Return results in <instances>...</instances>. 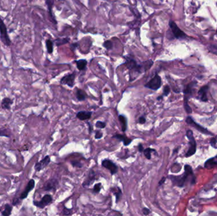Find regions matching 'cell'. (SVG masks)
I'll use <instances>...</instances> for the list:
<instances>
[{"mask_svg": "<svg viewBox=\"0 0 217 216\" xmlns=\"http://www.w3.org/2000/svg\"><path fill=\"white\" fill-rule=\"evenodd\" d=\"M88 131H89V133L91 134L93 131V127H92V125L90 122H88Z\"/></svg>", "mask_w": 217, "mask_h": 216, "instance_id": "obj_43", "label": "cell"}, {"mask_svg": "<svg viewBox=\"0 0 217 216\" xmlns=\"http://www.w3.org/2000/svg\"><path fill=\"white\" fill-rule=\"evenodd\" d=\"M166 178H165V177H163V178H162V179H161V180H160V181H159V184H158V185H159V186H161V185H163V184H164V182H165V181H166Z\"/></svg>", "mask_w": 217, "mask_h": 216, "instance_id": "obj_44", "label": "cell"}, {"mask_svg": "<svg viewBox=\"0 0 217 216\" xmlns=\"http://www.w3.org/2000/svg\"><path fill=\"white\" fill-rule=\"evenodd\" d=\"M95 126L96 127L99 128V129H104L105 128L106 126V122H102V121H97L95 124Z\"/></svg>", "mask_w": 217, "mask_h": 216, "instance_id": "obj_31", "label": "cell"}, {"mask_svg": "<svg viewBox=\"0 0 217 216\" xmlns=\"http://www.w3.org/2000/svg\"><path fill=\"white\" fill-rule=\"evenodd\" d=\"M0 136H5L6 138H9L10 135L9 133H6V130L0 129Z\"/></svg>", "mask_w": 217, "mask_h": 216, "instance_id": "obj_36", "label": "cell"}, {"mask_svg": "<svg viewBox=\"0 0 217 216\" xmlns=\"http://www.w3.org/2000/svg\"><path fill=\"white\" fill-rule=\"evenodd\" d=\"M77 68L79 70H83L85 69L86 66L87 65V61L86 60H79L76 61Z\"/></svg>", "mask_w": 217, "mask_h": 216, "instance_id": "obj_23", "label": "cell"}, {"mask_svg": "<svg viewBox=\"0 0 217 216\" xmlns=\"http://www.w3.org/2000/svg\"><path fill=\"white\" fill-rule=\"evenodd\" d=\"M0 212H1V209H0Z\"/></svg>", "mask_w": 217, "mask_h": 216, "instance_id": "obj_47", "label": "cell"}, {"mask_svg": "<svg viewBox=\"0 0 217 216\" xmlns=\"http://www.w3.org/2000/svg\"><path fill=\"white\" fill-rule=\"evenodd\" d=\"M92 115V112L90 111H81L79 112L76 114V117L79 119L80 121H86L89 120Z\"/></svg>", "mask_w": 217, "mask_h": 216, "instance_id": "obj_14", "label": "cell"}, {"mask_svg": "<svg viewBox=\"0 0 217 216\" xmlns=\"http://www.w3.org/2000/svg\"><path fill=\"white\" fill-rule=\"evenodd\" d=\"M186 122L188 124L192 126V127H194L195 129H196L198 131H199V132H201V133H203L204 134H208V135H212V133H210V131L208 130H207L206 129H205L204 127L201 126L198 124H197L194 120L192 119V118L190 116L187 117L186 119Z\"/></svg>", "mask_w": 217, "mask_h": 216, "instance_id": "obj_9", "label": "cell"}, {"mask_svg": "<svg viewBox=\"0 0 217 216\" xmlns=\"http://www.w3.org/2000/svg\"><path fill=\"white\" fill-rule=\"evenodd\" d=\"M170 92V87L168 86H165L163 89V97H167Z\"/></svg>", "mask_w": 217, "mask_h": 216, "instance_id": "obj_32", "label": "cell"}, {"mask_svg": "<svg viewBox=\"0 0 217 216\" xmlns=\"http://www.w3.org/2000/svg\"><path fill=\"white\" fill-rule=\"evenodd\" d=\"M103 45L107 50H111L112 47H113V44L111 41H106L104 43Z\"/></svg>", "mask_w": 217, "mask_h": 216, "instance_id": "obj_30", "label": "cell"}, {"mask_svg": "<svg viewBox=\"0 0 217 216\" xmlns=\"http://www.w3.org/2000/svg\"><path fill=\"white\" fill-rule=\"evenodd\" d=\"M46 5L48 6V10H49L50 17L52 19H53V22L55 23H57V22H56L55 19L54 18V16H53V14H52V7H53V6H54V0H46Z\"/></svg>", "mask_w": 217, "mask_h": 216, "instance_id": "obj_21", "label": "cell"}, {"mask_svg": "<svg viewBox=\"0 0 217 216\" xmlns=\"http://www.w3.org/2000/svg\"><path fill=\"white\" fill-rule=\"evenodd\" d=\"M169 25H170L172 33L176 38L184 39L187 37L186 34L180 29L173 21H170V23H169Z\"/></svg>", "mask_w": 217, "mask_h": 216, "instance_id": "obj_6", "label": "cell"}, {"mask_svg": "<svg viewBox=\"0 0 217 216\" xmlns=\"http://www.w3.org/2000/svg\"><path fill=\"white\" fill-rule=\"evenodd\" d=\"M102 166L109 171L111 175L116 174L118 171V166L109 159H104L102 162Z\"/></svg>", "mask_w": 217, "mask_h": 216, "instance_id": "obj_8", "label": "cell"}, {"mask_svg": "<svg viewBox=\"0 0 217 216\" xmlns=\"http://www.w3.org/2000/svg\"><path fill=\"white\" fill-rule=\"evenodd\" d=\"M12 209H13V207H12V206L10 205V204H8V203L5 204V209H4L3 211H2L1 215L4 216H9L11 215Z\"/></svg>", "mask_w": 217, "mask_h": 216, "instance_id": "obj_24", "label": "cell"}, {"mask_svg": "<svg viewBox=\"0 0 217 216\" xmlns=\"http://www.w3.org/2000/svg\"><path fill=\"white\" fill-rule=\"evenodd\" d=\"M156 150L151 148H147L143 150V154L145 155V157H146L147 159L148 160H151V153L152 152H155Z\"/></svg>", "mask_w": 217, "mask_h": 216, "instance_id": "obj_26", "label": "cell"}, {"mask_svg": "<svg viewBox=\"0 0 217 216\" xmlns=\"http://www.w3.org/2000/svg\"><path fill=\"white\" fill-rule=\"evenodd\" d=\"M95 173L94 171H91L89 175L88 176L87 178L84 180V181L83 183V187H86V186H89L90 185H91L95 181Z\"/></svg>", "mask_w": 217, "mask_h": 216, "instance_id": "obj_16", "label": "cell"}, {"mask_svg": "<svg viewBox=\"0 0 217 216\" xmlns=\"http://www.w3.org/2000/svg\"><path fill=\"white\" fill-rule=\"evenodd\" d=\"M124 58L126 59V61L124 64L131 72H136L138 74L146 72L143 64L142 65H138L133 58L131 57V56H126V57H124Z\"/></svg>", "mask_w": 217, "mask_h": 216, "instance_id": "obj_2", "label": "cell"}, {"mask_svg": "<svg viewBox=\"0 0 217 216\" xmlns=\"http://www.w3.org/2000/svg\"><path fill=\"white\" fill-rule=\"evenodd\" d=\"M163 95L162 96H160V97H158V98H157V99H158V100H161V99H163Z\"/></svg>", "mask_w": 217, "mask_h": 216, "instance_id": "obj_46", "label": "cell"}, {"mask_svg": "<svg viewBox=\"0 0 217 216\" xmlns=\"http://www.w3.org/2000/svg\"><path fill=\"white\" fill-rule=\"evenodd\" d=\"M116 188H117V190H116L117 191L114 192V195L116 196V202L118 203V202H119L121 198L122 191L119 187H116Z\"/></svg>", "mask_w": 217, "mask_h": 216, "instance_id": "obj_28", "label": "cell"}, {"mask_svg": "<svg viewBox=\"0 0 217 216\" xmlns=\"http://www.w3.org/2000/svg\"><path fill=\"white\" fill-rule=\"evenodd\" d=\"M69 41V39L68 38H64V39H58L55 40V44L57 46H60L63 45L67 43Z\"/></svg>", "mask_w": 217, "mask_h": 216, "instance_id": "obj_27", "label": "cell"}, {"mask_svg": "<svg viewBox=\"0 0 217 216\" xmlns=\"http://www.w3.org/2000/svg\"><path fill=\"white\" fill-rule=\"evenodd\" d=\"M101 188H102V184L101 183H99L96 184V185H95V186L94 187L93 193H95V194L99 193V192L100 191V190H101Z\"/></svg>", "mask_w": 217, "mask_h": 216, "instance_id": "obj_29", "label": "cell"}, {"mask_svg": "<svg viewBox=\"0 0 217 216\" xmlns=\"http://www.w3.org/2000/svg\"><path fill=\"white\" fill-rule=\"evenodd\" d=\"M184 169L185 173L183 175H181L180 176H169V178L171 180L173 185L179 187H183L188 177H194L192 167L189 165L185 166Z\"/></svg>", "mask_w": 217, "mask_h": 216, "instance_id": "obj_1", "label": "cell"}, {"mask_svg": "<svg viewBox=\"0 0 217 216\" xmlns=\"http://www.w3.org/2000/svg\"><path fill=\"white\" fill-rule=\"evenodd\" d=\"M71 163L73 167H79V168H81L83 167V165L78 161H72Z\"/></svg>", "mask_w": 217, "mask_h": 216, "instance_id": "obj_37", "label": "cell"}, {"mask_svg": "<svg viewBox=\"0 0 217 216\" xmlns=\"http://www.w3.org/2000/svg\"><path fill=\"white\" fill-rule=\"evenodd\" d=\"M34 186H35V181L33 179H30L26 187V189L24 190V191L21 193V196H20V198H21V200L27 197L28 195H29L30 192L34 189Z\"/></svg>", "mask_w": 217, "mask_h": 216, "instance_id": "obj_11", "label": "cell"}, {"mask_svg": "<svg viewBox=\"0 0 217 216\" xmlns=\"http://www.w3.org/2000/svg\"><path fill=\"white\" fill-rule=\"evenodd\" d=\"M142 212L145 215H147L151 213V210L148 209H147V208L144 207V208H143V209H142Z\"/></svg>", "mask_w": 217, "mask_h": 216, "instance_id": "obj_40", "label": "cell"}, {"mask_svg": "<svg viewBox=\"0 0 217 216\" xmlns=\"http://www.w3.org/2000/svg\"><path fill=\"white\" fill-rule=\"evenodd\" d=\"M20 200H21V198H14V200H13V202H12V204H13V205L14 206H17V205H19V204L20 203Z\"/></svg>", "mask_w": 217, "mask_h": 216, "instance_id": "obj_41", "label": "cell"}, {"mask_svg": "<svg viewBox=\"0 0 217 216\" xmlns=\"http://www.w3.org/2000/svg\"><path fill=\"white\" fill-rule=\"evenodd\" d=\"M138 151L139 152H143V150H144V148H143V145H142V144H139L138 145Z\"/></svg>", "mask_w": 217, "mask_h": 216, "instance_id": "obj_45", "label": "cell"}, {"mask_svg": "<svg viewBox=\"0 0 217 216\" xmlns=\"http://www.w3.org/2000/svg\"><path fill=\"white\" fill-rule=\"evenodd\" d=\"M161 85H162L161 78L159 75L156 74L153 78L150 80L147 83H146V85H144V86L147 87V88L156 91L160 88V87L161 86Z\"/></svg>", "mask_w": 217, "mask_h": 216, "instance_id": "obj_5", "label": "cell"}, {"mask_svg": "<svg viewBox=\"0 0 217 216\" xmlns=\"http://www.w3.org/2000/svg\"><path fill=\"white\" fill-rule=\"evenodd\" d=\"M52 201H53V198L49 194H46L40 201H34L33 204L36 207L40 208V209H44L46 206L50 204Z\"/></svg>", "mask_w": 217, "mask_h": 216, "instance_id": "obj_7", "label": "cell"}, {"mask_svg": "<svg viewBox=\"0 0 217 216\" xmlns=\"http://www.w3.org/2000/svg\"><path fill=\"white\" fill-rule=\"evenodd\" d=\"M102 136H103V133L101 131L97 130L95 131V139H100L102 138Z\"/></svg>", "mask_w": 217, "mask_h": 216, "instance_id": "obj_35", "label": "cell"}, {"mask_svg": "<svg viewBox=\"0 0 217 216\" xmlns=\"http://www.w3.org/2000/svg\"><path fill=\"white\" fill-rule=\"evenodd\" d=\"M114 138L118 139L119 141H121L123 143L124 146H128L132 142V139L128 138L126 136L121 135V134H116L113 136Z\"/></svg>", "mask_w": 217, "mask_h": 216, "instance_id": "obj_17", "label": "cell"}, {"mask_svg": "<svg viewBox=\"0 0 217 216\" xmlns=\"http://www.w3.org/2000/svg\"><path fill=\"white\" fill-rule=\"evenodd\" d=\"M62 214L64 215H69L72 214V211L71 209H67L66 207H64L62 210Z\"/></svg>", "mask_w": 217, "mask_h": 216, "instance_id": "obj_34", "label": "cell"}, {"mask_svg": "<svg viewBox=\"0 0 217 216\" xmlns=\"http://www.w3.org/2000/svg\"><path fill=\"white\" fill-rule=\"evenodd\" d=\"M138 122L139 124H145L146 122V119L145 117H143V116H142V117H139L138 119Z\"/></svg>", "mask_w": 217, "mask_h": 216, "instance_id": "obj_39", "label": "cell"}, {"mask_svg": "<svg viewBox=\"0 0 217 216\" xmlns=\"http://www.w3.org/2000/svg\"><path fill=\"white\" fill-rule=\"evenodd\" d=\"M210 143H211V145L213 147L215 148V145H216V144L217 143V136H216L215 138H212L211 139V141H210Z\"/></svg>", "mask_w": 217, "mask_h": 216, "instance_id": "obj_38", "label": "cell"}, {"mask_svg": "<svg viewBox=\"0 0 217 216\" xmlns=\"http://www.w3.org/2000/svg\"><path fill=\"white\" fill-rule=\"evenodd\" d=\"M0 39L4 45L6 46H11V41L9 33H8L7 27L1 16H0Z\"/></svg>", "mask_w": 217, "mask_h": 216, "instance_id": "obj_3", "label": "cell"}, {"mask_svg": "<svg viewBox=\"0 0 217 216\" xmlns=\"http://www.w3.org/2000/svg\"><path fill=\"white\" fill-rule=\"evenodd\" d=\"M208 86H204L201 88L198 92V95H199L201 100L206 102H208V97H207V91H208Z\"/></svg>", "mask_w": 217, "mask_h": 216, "instance_id": "obj_15", "label": "cell"}, {"mask_svg": "<svg viewBox=\"0 0 217 216\" xmlns=\"http://www.w3.org/2000/svg\"><path fill=\"white\" fill-rule=\"evenodd\" d=\"M118 119L121 125V129L123 132H125L127 129V119L124 115H119L118 116Z\"/></svg>", "mask_w": 217, "mask_h": 216, "instance_id": "obj_19", "label": "cell"}, {"mask_svg": "<svg viewBox=\"0 0 217 216\" xmlns=\"http://www.w3.org/2000/svg\"><path fill=\"white\" fill-rule=\"evenodd\" d=\"M46 46L48 53L49 54H51L53 53L54 51V43L50 39H46Z\"/></svg>", "mask_w": 217, "mask_h": 216, "instance_id": "obj_25", "label": "cell"}, {"mask_svg": "<svg viewBox=\"0 0 217 216\" xmlns=\"http://www.w3.org/2000/svg\"><path fill=\"white\" fill-rule=\"evenodd\" d=\"M76 77V74L72 73L69 75H65L60 80V83L62 85H67L70 87H72L74 85V80Z\"/></svg>", "mask_w": 217, "mask_h": 216, "instance_id": "obj_10", "label": "cell"}, {"mask_svg": "<svg viewBox=\"0 0 217 216\" xmlns=\"http://www.w3.org/2000/svg\"><path fill=\"white\" fill-rule=\"evenodd\" d=\"M208 50L211 53L217 55V46L210 45V46H208Z\"/></svg>", "mask_w": 217, "mask_h": 216, "instance_id": "obj_33", "label": "cell"}, {"mask_svg": "<svg viewBox=\"0 0 217 216\" xmlns=\"http://www.w3.org/2000/svg\"><path fill=\"white\" fill-rule=\"evenodd\" d=\"M59 185V182L57 179H50L46 181L44 186V190L46 191H49L51 190L55 191L57 189V186Z\"/></svg>", "mask_w": 217, "mask_h": 216, "instance_id": "obj_13", "label": "cell"}, {"mask_svg": "<svg viewBox=\"0 0 217 216\" xmlns=\"http://www.w3.org/2000/svg\"><path fill=\"white\" fill-rule=\"evenodd\" d=\"M78 46V43H73L71 44V48L72 51H74L75 49Z\"/></svg>", "mask_w": 217, "mask_h": 216, "instance_id": "obj_42", "label": "cell"}, {"mask_svg": "<svg viewBox=\"0 0 217 216\" xmlns=\"http://www.w3.org/2000/svg\"><path fill=\"white\" fill-rule=\"evenodd\" d=\"M186 136L188 140H189V142H188L189 147H188V150L187 153L186 154V157H190L196 153L197 145L195 138L194 137V136H193V133L191 130L187 131Z\"/></svg>", "mask_w": 217, "mask_h": 216, "instance_id": "obj_4", "label": "cell"}, {"mask_svg": "<svg viewBox=\"0 0 217 216\" xmlns=\"http://www.w3.org/2000/svg\"><path fill=\"white\" fill-rule=\"evenodd\" d=\"M13 103V101L10 98H5L1 102V107L5 110H10L11 105Z\"/></svg>", "mask_w": 217, "mask_h": 216, "instance_id": "obj_18", "label": "cell"}, {"mask_svg": "<svg viewBox=\"0 0 217 216\" xmlns=\"http://www.w3.org/2000/svg\"><path fill=\"white\" fill-rule=\"evenodd\" d=\"M76 98H77L78 101H83L87 98V95L86 92L81 90V89H77L76 90Z\"/></svg>", "mask_w": 217, "mask_h": 216, "instance_id": "obj_20", "label": "cell"}, {"mask_svg": "<svg viewBox=\"0 0 217 216\" xmlns=\"http://www.w3.org/2000/svg\"><path fill=\"white\" fill-rule=\"evenodd\" d=\"M217 166V159L216 157L212 158L211 159H209L205 162L204 167L206 168H210L212 167Z\"/></svg>", "mask_w": 217, "mask_h": 216, "instance_id": "obj_22", "label": "cell"}, {"mask_svg": "<svg viewBox=\"0 0 217 216\" xmlns=\"http://www.w3.org/2000/svg\"><path fill=\"white\" fill-rule=\"evenodd\" d=\"M50 161H51V160H50V157H49V156L48 155L46 156V157L43 159H42L41 161L38 162L36 163L34 166L35 170L37 172H39L40 171H41L42 169H45V168L48 164H49Z\"/></svg>", "mask_w": 217, "mask_h": 216, "instance_id": "obj_12", "label": "cell"}]
</instances>
